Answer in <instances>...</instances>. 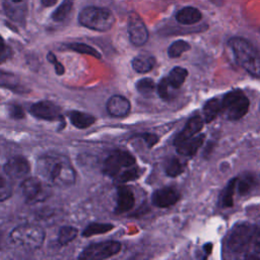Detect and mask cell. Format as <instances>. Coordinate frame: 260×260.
I'll list each match as a JSON object with an SVG mask.
<instances>
[{"label":"cell","instance_id":"6da1fadb","mask_svg":"<svg viewBox=\"0 0 260 260\" xmlns=\"http://www.w3.org/2000/svg\"><path fill=\"white\" fill-rule=\"evenodd\" d=\"M224 252L230 258L260 259V224L242 222L226 235Z\"/></svg>","mask_w":260,"mask_h":260},{"label":"cell","instance_id":"7a4b0ae2","mask_svg":"<svg viewBox=\"0 0 260 260\" xmlns=\"http://www.w3.org/2000/svg\"><path fill=\"white\" fill-rule=\"evenodd\" d=\"M39 176L49 185L69 187L75 182V172L67 156L60 153H45L37 161Z\"/></svg>","mask_w":260,"mask_h":260},{"label":"cell","instance_id":"3957f363","mask_svg":"<svg viewBox=\"0 0 260 260\" xmlns=\"http://www.w3.org/2000/svg\"><path fill=\"white\" fill-rule=\"evenodd\" d=\"M103 172L118 183H126L140 176V170L135 164V158L127 151L115 150L104 161Z\"/></svg>","mask_w":260,"mask_h":260},{"label":"cell","instance_id":"277c9868","mask_svg":"<svg viewBox=\"0 0 260 260\" xmlns=\"http://www.w3.org/2000/svg\"><path fill=\"white\" fill-rule=\"evenodd\" d=\"M236 61L247 72L255 77H260V54L247 40L234 37L228 42Z\"/></svg>","mask_w":260,"mask_h":260},{"label":"cell","instance_id":"5b68a950","mask_svg":"<svg viewBox=\"0 0 260 260\" xmlns=\"http://www.w3.org/2000/svg\"><path fill=\"white\" fill-rule=\"evenodd\" d=\"M45 239V232L37 224L23 223L16 226L9 235V242L12 246L24 249L35 250L42 246Z\"/></svg>","mask_w":260,"mask_h":260},{"label":"cell","instance_id":"8992f818","mask_svg":"<svg viewBox=\"0 0 260 260\" xmlns=\"http://www.w3.org/2000/svg\"><path fill=\"white\" fill-rule=\"evenodd\" d=\"M78 20L81 25L89 29L107 31L113 26L115 17L112 11L107 8L88 6L80 11Z\"/></svg>","mask_w":260,"mask_h":260},{"label":"cell","instance_id":"52a82bcc","mask_svg":"<svg viewBox=\"0 0 260 260\" xmlns=\"http://www.w3.org/2000/svg\"><path fill=\"white\" fill-rule=\"evenodd\" d=\"M250 102L242 90H232L220 100V115L230 121L243 118L249 110Z\"/></svg>","mask_w":260,"mask_h":260},{"label":"cell","instance_id":"ba28073f","mask_svg":"<svg viewBox=\"0 0 260 260\" xmlns=\"http://www.w3.org/2000/svg\"><path fill=\"white\" fill-rule=\"evenodd\" d=\"M21 192L28 203L41 202L50 196L49 184L39 178L25 179L21 184Z\"/></svg>","mask_w":260,"mask_h":260},{"label":"cell","instance_id":"9c48e42d","mask_svg":"<svg viewBox=\"0 0 260 260\" xmlns=\"http://www.w3.org/2000/svg\"><path fill=\"white\" fill-rule=\"evenodd\" d=\"M121 249V244L117 241H106L87 246L78 256L84 260H100L116 255Z\"/></svg>","mask_w":260,"mask_h":260},{"label":"cell","instance_id":"30bf717a","mask_svg":"<svg viewBox=\"0 0 260 260\" xmlns=\"http://www.w3.org/2000/svg\"><path fill=\"white\" fill-rule=\"evenodd\" d=\"M127 29L129 39L133 45L142 46L146 43L148 39V31L143 20L137 13L131 12L129 14Z\"/></svg>","mask_w":260,"mask_h":260},{"label":"cell","instance_id":"8fae6325","mask_svg":"<svg viewBox=\"0 0 260 260\" xmlns=\"http://www.w3.org/2000/svg\"><path fill=\"white\" fill-rule=\"evenodd\" d=\"M3 171L11 180H20L28 174L29 165L23 156L15 155L6 161Z\"/></svg>","mask_w":260,"mask_h":260},{"label":"cell","instance_id":"7c38bea8","mask_svg":"<svg viewBox=\"0 0 260 260\" xmlns=\"http://www.w3.org/2000/svg\"><path fill=\"white\" fill-rule=\"evenodd\" d=\"M30 113L39 119L48 121L60 119L61 117L60 108L56 104L49 101H41L34 104L30 107Z\"/></svg>","mask_w":260,"mask_h":260},{"label":"cell","instance_id":"4fadbf2b","mask_svg":"<svg viewBox=\"0 0 260 260\" xmlns=\"http://www.w3.org/2000/svg\"><path fill=\"white\" fill-rule=\"evenodd\" d=\"M3 8L6 15L13 21L21 23L25 20L27 12L26 0H3Z\"/></svg>","mask_w":260,"mask_h":260},{"label":"cell","instance_id":"5bb4252c","mask_svg":"<svg viewBox=\"0 0 260 260\" xmlns=\"http://www.w3.org/2000/svg\"><path fill=\"white\" fill-rule=\"evenodd\" d=\"M180 199V193L172 187H166L156 190L152 194V203L157 207H169L174 205Z\"/></svg>","mask_w":260,"mask_h":260},{"label":"cell","instance_id":"9a60e30c","mask_svg":"<svg viewBox=\"0 0 260 260\" xmlns=\"http://www.w3.org/2000/svg\"><path fill=\"white\" fill-rule=\"evenodd\" d=\"M203 127V119L200 116H193L191 117L185 127L182 129V131L176 136L175 140H174V145L177 146L179 144H181L182 142L190 139L191 137L195 136V134H197Z\"/></svg>","mask_w":260,"mask_h":260},{"label":"cell","instance_id":"2e32d148","mask_svg":"<svg viewBox=\"0 0 260 260\" xmlns=\"http://www.w3.org/2000/svg\"><path fill=\"white\" fill-rule=\"evenodd\" d=\"M134 202V194L129 187L120 186L117 189V204L115 208L116 212L122 213L130 210L133 207Z\"/></svg>","mask_w":260,"mask_h":260},{"label":"cell","instance_id":"e0dca14e","mask_svg":"<svg viewBox=\"0 0 260 260\" xmlns=\"http://www.w3.org/2000/svg\"><path fill=\"white\" fill-rule=\"evenodd\" d=\"M129 101L122 95H113L107 103V110L113 117H124L130 111Z\"/></svg>","mask_w":260,"mask_h":260},{"label":"cell","instance_id":"ac0fdd59","mask_svg":"<svg viewBox=\"0 0 260 260\" xmlns=\"http://www.w3.org/2000/svg\"><path fill=\"white\" fill-rule=\"evenodd\" d=\"M204 138H205L204 134H198L196 136L191 137L190 139H188L176 146L177 152L182 155H185V156L194 155L198 151L200 146L203 144Z\"/></svg>","mask_w":260,"mask_h":260},{"label":"cell","instance_id":"d6986e66","mask_svg":"<svg viewBox=\"0 0 260 260\" xmlns=\"http://www.w3.org/2000/svg\"><path fill=\"white\" fill-rule=\"evenodd\" d=\"M202 14L195 7H184L180 9L176 14V20L181 24H194L201 20Z\"/></svg>","mask_w":260,"mask_h":260},{"label":"cell","instance_id":"ffe728a7","mask_svg":"<svg viewBox=\"0 0 260 260\" xmlns=\"http://www.w3.org/2000/svg\"><path fill=\"white\" fill-rule=\"evenodd\" d=\"M155 64V59L151 55H138L132 60V67L139 73H145L150 71Z\"/></svg>","mask_w":260,"mask_h":260},{"label":"cell","instance_id":"44dd1931","mask_svg":"<svg viewBox=\"0 0 260 260\" xmlns=\"http://www.w3.org/2000/svg\"><path fill=\"white\" fill-rule=\"evenodd\" d=\"M68 117H69L71 123L79 129L87 128L94 123L93 116L86 114V113L79 112V111H71L68 114Z\"/></svg>","mask_w":260,"mask_h":260},{"label":"cell","instance_id":"7402d4cb","mask_svg":"<svg viewBox=\"0 0 260 260\" xmlns=\"http://www.w3.org/2000/svg\"><path fill=\"white\" fill-rule=\"evenodd\" d=\"M0 86L9 88L10 90L17 92L26 91V89H24V87L20 84L19 80L15 75L3 71H0Z\"/></svg>","mask_w":260,"mask_h":260},{"label":"cell","instance_id":"603a6c76","mask_svg":"<svg viewBox=\"0 0 260 260\" xmlns=\"http://www.w3.org/2000/svg\"><path fill=\"white\" fill-rule=\"evenodd\" d=\"M237 187V177L233 178L219 196V203L222 207H231L234 205V194Z\"/></svg>","mask_w":260,"mask_h":260},{"label":"cell","instance_id":"cb8c5ba5","mask_svg":"<svg viewBox=\"0 0 260 260\" xmlns=\"http://www.w3.org/2000/svg\"><path fill=\"white\" fill-rule=\"evenodd\" d=\"M220 114V100L219 99H211L207 101L203 107V117L206 123L213 121L217 115Z\"/></svg>","mask_w":260,"mask_h":260},{"label":"cell","instance_id":"d4e9b609","mask_svg":"<svg viewBox=\"0 0 260 260\" xmlns=\"http://www.w3.org/2000/svg\"><path fill=\"white\" fill-rule=\"evenodd\" d=\"M188 76V71L187 69L183 68V67H174L170 73L169 76L167 77L169 80V83L171 84V86L175 89L181 87V85L184 83L186 77Z\"/></svg>","mask_w":260,"mask_h":260},{"label":"cell","instance_id":"484cf974","mask_svg":"<svg viewBox=\"0 0 260 260\" xmlns=\"http://www.w3.org/2000/svg\"><path fill=\"white\" fill-rule=\"evenodd\" d=\"M256 183V179L251 174H243L241 177H237V187L241 195L247 194Z\"/></svg>","mask_w":260,"mask_h":260},{"label":"cell","instance_id":"4316f807","mask_svg":"<svg viewBox=\"0 0 260 260\" xmlns=\"http://www.w3.org/2000/svg\"><path fill=\"white\" fill-rule=\"evenodd\" d=\"M72 0H63V2L55 9L52 14V18L55 21H63L70 13L72 9Z\"/></svg>","mask_w":260,"mask_h":260},{"label":"cell","instance_id":"83f0119b","mask_svg":"<svg viewBox=\"0 0 260 260\" xmlns=\"http://www.w3.org/2000/svg\"><path fill=\"white\" fill-rule=\"evenodd\" d=\"M113 229V225L110 223H101V222H93L88 224L83 233L82 236L83 237H91L93 235H99V234H105L107 232H109L110 230Z\"/></svg>","mask_w":260,"mask_h":260},{"label":"cell","instance_id":"f1b7e54d","mask_svg":"<svg viewBox=\"0 0 260 260\" xmlns=\"http://www.w3.org/2000/svg\"><path fill=\"white\" fill-rule=\"evenodd\" d=\"M12 194V183L11 179L5 174L0 172V201L8 199Z\"/></svg>","mask_w":260,"mask_h":260},{"label":"cell","instance_id":"f546056e","mask_svg":"<svg viewBox=\"0 0 260 260\" xmlns=\"http://www.w3.org/2000/svg\"><path fill=\"white\" fill-rule=\"evenodd\" d=\"M76 235H77V230L75 228L70 225L62 226L59 230L58 242L60 245H67L68 243H70L72 240L75 239Z\"/></svg>","mask_w":260,"mask_h":260},{"label":"cell","instance_id":"4dcf8cb0","mask_svg":"<svg viewBox=\"0 0 260 260\" xmlns=\"http://www.w3.org/2000/svg\"><path fill=\"white\" fill-rule=\"evenodd\" d=\"M165 171L169 177H177L183 173L184 165L180 161L179 158L172 157L167 161Z\"/></svg>","mask_w":260,"mask_h":260},{"label":"cell","instance_id":"1f68e13d","mask_svg":"<svg viewBox=\"0 0 260 260\" xmlns=\"http://www.w3.org/2000/svg\"><path fill=\"white\" fill-rule=\"evenodd\" d=\"M190 49V45L183 40H178L174 42L168 49V55L171 58H178L180 57L184 52L188 51Z\"/></svg>","mask_w":260,"mask_h":260},{"label":"cell","instance_id":"d6a6232c","mask_svg":"<svg viewBox=\"0 0 260 260\" xmlns=\"http://www.w3.org/2000/svg\"><path fill=\"white\" fill-rule=\"evenodd\" d=\"M136 89L143 95H149L154 91L155 83L151 78H142L137 81Z\"/></svg>","mask_w":260,"mask_h":260},{"label":"cell","instance_id":"836d02e7","mask_svg":"<svg viewBox=\"0 0 260 260\" xmlns=\"http://www.w3.org/2000/svg\"><path fill=\"white\" fill-rule=\"evenodd\" d=\"M68 48L70 50H73V51L81 53V54H86V55L93 56L95 58H101V54L95 49H93L92 47H90L88 45L82 44V43H72V44H69Z\"/></svg>","mask_w":260,"mask_h":260},{"label":"cell","instance_id":"e575fe53","mask_svg":"<svg viewBox=\"0 0 260 260\" xmlns=\"http://www.w3.org/2000/svg\"><path fill=\"white\" fill-rule=\"evenodd\" d=\"M170 88H173L171 86V84L169 83V80L167 77L162 78L159 83L157 84V93L158 95L162 99V100H170L172 94H171V90ZM175 89V88H173Z\"/></svg>","mask_w":260,"mask_h":260},{"label":"cell","instance_id":"d590c367","mask_svg":"<svg viewBox=\"0 0 260 260\" xmlns=\"http://www.w3.org/2000/svg\"><path fill=\"white\" fill-rule=\"evenodd\" d=\"M9 114L13 119L19 120L24 117V111L20 105H10L9 106Z\"/></svg>","mask_w":260,"mask_h":260},{"label":"cell","instance_id":"8d00e7d4","mask_svg":"<svg viewBox=\"0 0 260 260\" xmlns=\"http://www.w3.org/2000/svg\"><path fill=\"white\" fill-rule=\"evenodd\" d=\"M48 60L54 65L55 71H56V73H57L58 75H62V74L64 73V67H63V65L57 60L56 56H55L53 53H49V54H48Z\"/></svg>","mask_w":260,"mask_h":260},{"label":"cell","instance_id":"74e56055","mask_svg":"<svg viewBox=\"0 0 260 260\" xmlns=\"http://www.w3.org/2000/svg\"><path fill=\"white\" fill-rule=\"evenodd\" d=\"M9 56H10V50L6 46L2 37L0 36V63L6 61L9 58Z\"/></svg>","mask_w":260,"mask_h":260},{"label":"cell","instance_id":"f35d334b","mask_svg":"<svg viewBox=\"0 0 260 260\" xmlns=\"http://www.w3.org/2000/svg\"><path fill=\"white\" fill-rule=\"evenodd\" d=\"M141 138H143V140L146 142L147 146L148 147H151L153 146L157 141H158V137L154 134H151V133H144V134H141L140 135Z\"/></svg>","mask_w":260,"mask_h":260},{"label":"cell","instance_id":"ab89813d","mask_svg":"<svg viewBox=\"0 0 260 260\" xmlns=\"http://www.w3.org/2000/svg\"><path fill=\"white\" fill-rule=\"evenodd\" d=\"M58 0H41L42 4L45 6V7H51L53 6L54 4H56Z\"/></svg>","mask_w":260,"mask_h":260},{"label":"cell","instance_id":"60d3db41","mask_svg":"<svg viewBox=\"0 0 260 260\" xmlns=\"http://www.w3.org/2000/svg\"><path fill=\"white\" fill-rule=\"evenodd\" d=\"M203 249L205 250L206 254H210V252H211V250H212V244H211V243H207V244H205V245H204V247H203Z\"/></svg>","mask_w":260,"mask_h":260}]
</instances>
